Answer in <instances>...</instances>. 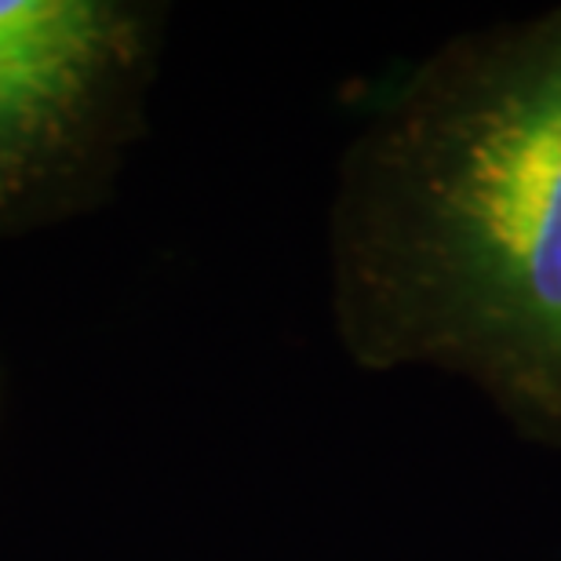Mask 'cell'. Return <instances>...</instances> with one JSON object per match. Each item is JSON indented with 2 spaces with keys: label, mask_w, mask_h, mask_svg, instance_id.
<instances>
[{
  "label": "cell",
  "mask_w": 561,
  "mask_h": 561,
  "mask_svg": "<svg viewBox=\"0 0 561 561\" xmlns=\"http://www.w3.org/2000/svg\"><path fill=\"white\" fill-rule=\"evenodd\" d=\"M157 19L114 0H0V219L77 190L136 125Z\"/></svg>",
  "instance_id": "2"
},
{
  "label": "cell",
  "mask_w": 561,
  "mask_h": 561,
  "mask_svg": "<svg viewBox=\"0 0 561 561\" xmlns=\"http://www.w3.org/2000/svg\"><path fill=\"white\" fill-rule=\"evenodd\" d=\"M329 274L354 368L453 376L561 453V4L379 88L335 172Z\"/></svg>",
  "instance_id": "1"
}]
</instances>
